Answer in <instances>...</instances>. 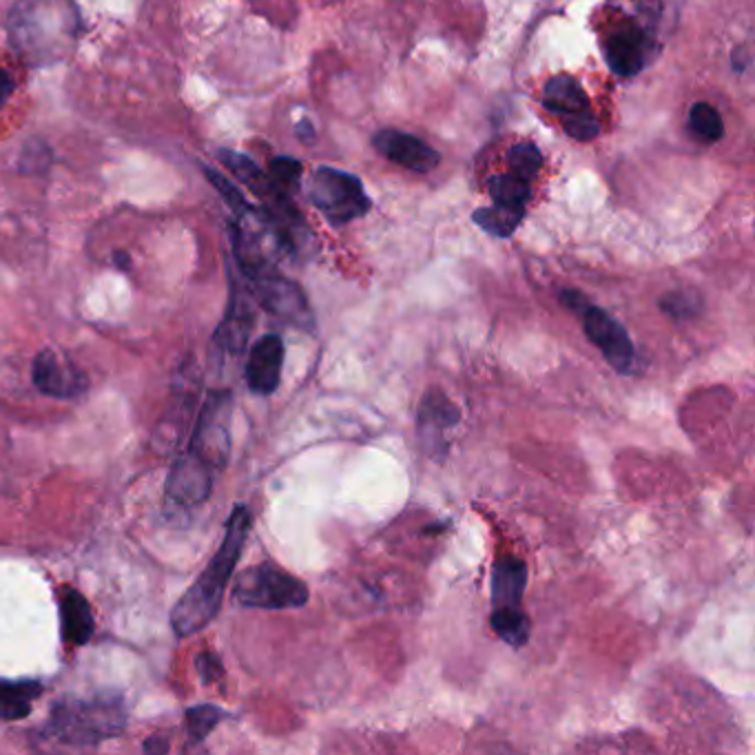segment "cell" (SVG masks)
<instances>
[{
	"instance_id": "603a6c76",
	"label": "cell",
	"mask_w": 755,
	"mask_h": 755,
	"mask_svg": "<svg viewBox=\"0 0 755 755\" xmlns=\"http://www.w3.org/2000/svg\"><path fill=\"white\" fill-rule=\"evenodd\" d=\"M660 308H662L665 315H669L673 319H690V317H696L703 310V302L694 293L673 291V293H667L660 300Z\"/></svg>"
},
{
	"instance_id": "3957f363",
	"label": "cell",
	"mask_w": 755,
	"mask_h": 755,
	"mask_svg": "<svg viewBox=\"0 0 755 755\" xmlns=\"http://www.w3.org/2000/svg\"><path fill=\"white\" fill-rule=\"evenodd\" d=\"M527 587V568L519 557H501L492 568L490 581V625L497 636L514 649L529 641V618L523 611V596Z\"/></svg>"
},
{
	"instance_id": "7402d4cb",
	"label": "cell",
	"mask_w": 755,
	"mask_h": 755,
	"mask_svg": "<svg viewBox=\"0 0 755 755\" xmlns=\"http://www.w3.org/2000/svg\"><path fill=\"white\" fill-rule=\"evenodd\" d=\"M222 718H224V711L214 707V705H202V707L188 709L186 711V731H188L191 740L202 742L220 724Z\"/></svg>"
},
{
	"instance_id": "f546056e",
	"label": "cell",
	"mask_w": 755,
	"mask_h": 755,
	"mask_svg": "<svg viewBox=\"0 0 755 755\" xmlns=\"http://www.w3.org/2000/svg\"><path fill=\"white\" fill-rule=\"evenodd\" d=\"M143 748H145L147 753H165V751H169V742L156 735V738H149V740L145 742Z\"/></svg>"
},
{
	"instance_id": "30bf717a",
	"label": "cell",
	"mask_w": 755,
	"mask_h": 755,
	"mask_svg": "<svg viewBox=\"0 0 755 755\" xmlns=\"http://www.w3.org/2000/svg\"><path fill=\"white\" fill-rule=\"evenodd\" d=\"M459 419H461V412L450 401V397L439 388H430L417 407L419 443L430 454H443L448 450L446 433L452 430L459 424Z\"/></svg>"
},
{
	"instance_id": "5bb4252c",
	"label": "cell",
	"mask_w": 755,
	"mask_h": 755,
	"mask_svg": "<svg viewBox=\"0 0 755 755\" xmlns=\"http://www.w3.org/2000/svg\"><path fill=\"white\" fill-rule=\"evenodd\" d=\"M645 34L634 25H623L605 40V58L611 72L621 78L636 76L645 66Z\"/></svg>"
},
{
	"instance_id": "44dd1931",
	"label": "cell",
	"mask_w": 755,
	"mask_h": 755,
	"mask_svg": "<svg viewBox=\"0 0 755 755\" xmlns=\"http://www.w3.org/2000/svg\"><path fill=\"white\" fill-rule=\"evenodd\" d=\"M506 160H508L510 171L525 182L534 180L543 167V154L532 143H519V145L510 147L506 154Z\"/></svg>"
},
{
	"instance_id": "7c38bea8",
	"label": "cell",
	"mask_w": 755,
	"mask_h": 755,
	"mask_svg": "<svg viewBox=\"0 0 755 755\" xmlns=\"http://www.w3.org/2000/svg\"><path fill=\"white\" fill-rule=\"evenodd\" d=\"M282 366H284V339L280 334H264L259 337L248 355L246 362V386L251 392L259 397H268L278 390L282 381Z\"/></svg>"
},
{
	"instance_id": "1f68e13d",
	"label": "cell",
	"mask_w": 755,
	"mask_h": 755,
	"mask_svg": "<svg viewBox=\"0 0 755 755\" xmlns=\"http://www.w3.org/2000/svg\"><path fill=\"white\" fill-rule=\"evenodd\" d=\"M115 261H118L120 266H129V255H124V253H115Z\"/></svg>"
},
{
	"instance_id": "4dcf8cb0",
	"label": "cell",
	"mask_w": 755,
	"mask_h": 755,
	"mask_svg": "<svg viewBox=\"0 0 755 755\" xmlns=\"http://www.w3.org/2000/svg\"><path fill=\"white\" fill-rule=\"evenodd\" d=\"M297 135L302 137L304 143H310L313 137H315V129H313V124H310L308 120H302V122L297 124Z\"/></svg>"
},
{
	"instance_id": "277c9868",
	"label": "cell",
	"mask_w": 755,
	"mask_h": 755,
	"mask_svg": "<svg viewBox=\"0 0 755 755\" xmlns=\"http://www.w3.org/2000/svg\"><path fill=\"white\" fill-rule=\"evenodd\" d=\"M231 410L233 397L229 390H216L206 397L193 437L182 452L211 474H220L231 452Z\"/></svg>"
},
{
	"instance_id": "7a4b0ae2",
	"label": "cell",
	"mask_w": 755,
	"mask_h": 755,
	"mask_svg": "<svg viewBox=\"0 0 755 755\" xmlns=\"http://www.w3.org/2000/svg\"><path fill=\"white\" fill-rule=\"evenodd\" d=\"M126 705L120 694L107 692L92 698H60L47 718L42 733L66 746H96L118 738L126 727Z\"/></svg>"
},
{
	"instance_id": "484cf974",
	"label": "cell",
	"mask_w": 755,
	"mask_h": 755,
	"mask_svg": "<svg viewBox=\"0 0 755 755\" xmlns=\"http://www.w3.org/2000/svg\"><path fill=\"white\" fill-rule=\"evenodd\" d=\"M21 167L25 173H40L49 167V151L42 143H29L21 156Z\"/></svg>"
},
{
	"instance_id": "52a82bcc",
	"label": "cell",
	"mask_w": 755,
	"mask_h": 755,
	"mask_svg": "<svg viewBox=\"0 0 755 755\" xmlns=\"http://www.w3.org/2000/svg\"><path fill=\"white\" fill-rule=\"evenodd\" d=\"M308 199L332 227L351 224L370 211V197L362 180L332 167H319L313 171Z\"/></svg>"
},
{
	"instance_id": "2e32d148",
	"label": "cell",
	"mask_w": 755,
	"mask_h": 755,
	"mask_svg": "<svg viewBox=\"0 0 755 755\" xmlns=\"http://www.w3.org/2000/svg\"><path fill=\"white\" fill-rule=\"evenodd\" d=\"M543 107L561 118L589 109V98L574 76L561 74L549 78L543 89Z\"/></svg>"
},
{
	"instance_id": "ffe728a7",
	"label": "cell",
	"mask_w": 755,
	"mask_h": 755,
	"mask_svg": "<svg viewBox=\"0 0 755 755\" xmlns=\"http://www.w3.org/2000/svg\"><path fill=\"white\" fill-rule=\"evenodd\" d=\"M690 126L705 143H718L724 135L722 115L709 102H696L690 111Z\"/></svg>"
},
{
	"instance_id": "d6986e66",
	"label": "cell",
	"mask_w": 755,
	"mask_h": 755,
	"mask_svg": "<svg viewBox=\"0 0 755 755\" xmlns=\"http://www.w3.org/2000/svg\"><path fill=\"white\" fill-rule=\"evenodd\" d=\"M488 188H490V195L495 197L497 204L516 206V209H525V204L529 199V182L516 178L514 173L495 175L488 182Z\"/></svg>"
},
{
	"instance_id": "e0dca14e",
	"label": "cell",
	"mask_w": 755,
	"mask_h": 755,
	"mask_svg": "<svg viewBox=\"0 0 755 755\" xmlns=\"http://www.w3.org/2000/svg\"><path fill=\"white\" fill-rule=\"evenodd\" d=\"M42 694L36 680H0V720H23L32 714L34 701Z\"/></svg>"
},
{
	"instance_id": "d4e9b609",
	"label": "cell",
	"mask_w": 755,
	"mask_h": 755,
	"mask_svg": "<svg viewBox=\"0 0 755 755\" xmlns=\"http://www.w3.org/2000/svg\"><path fill=\"white\" fill-rule=\"evenodd\" d=\"M302 173H304V167L295 158H275L270 162V178H272L275 184H278L284 191L297 188L300 180H302Z\"/></svg>"
},
{
	"instance_id": "4316f807",
	"label": "cell",
	"mask_w": 755,
	"mask_h": 755,
	"mask_svg": "<svg viewBox=\"0 0 755 755\" xmlns=\"http://www.w3.org/2000/svg\"><path fill=\"white\" fill-rule=\"evenodd\" d=\"M195 669L199 673V678L204 682H216L222 678L224 673V667H222V660L220 656H216L214 652H204L195 658Z\"/></svg>"
},
{
	"instance_id": "cb8c5ba5",
	"label": "cell",
	"mask_w": 755,
	"mask_h": 755,
	"mask_svg": "<svg viewBox=\"0 0 755 755\" xmlns=\"http://www.w3.org/2000/svg\"><path fill=\"white\" fill-rule=\"evenodd\" d=\"M563 126H565V133L570 137H574V141H579V143H589L600 133V124H598L596 115L589 109L572 113V115H565L563 118Z\"/></svg>"
},
{
	"instance_id": "9c48e42d",
	"label": "cell",
	"mask_w": 755,
	"mask_h": 755,
	"mask_svg": "<svg viewBox=\"0 0 755 755\" xmlns=\"http://www.w3.org/2000/svg\"><path fill=\"white\" fill-rule=\"evenodd\" d=\"M32 379L45 397L53 399H76L89 388L87 375L74 362H69L64 355L51 349H45L36 355Z\"/></svg>"
},
{
	"instance_id": "6da1fadb",
	"label": "cell",
	"mask_w": 755,
	"mask_h": 755,
	"mask_svg": "<svg viewBox=\"0 0 755 755\" xmlns=\"http://www.w3.org/2000/svg\"><path fill=\"white\" fill-rule=\"evenodd\" d=\"M253 516L246 506H235L227 521L224 540L218 555L206 565L199 579L188 587V592L178 600L171 611V628L178 636L186 638L202 632L218 616L227 587L233 579L235 565L242 557L244 543L251 532Z\"/></svg>"
},
{
	"instance_id": "ba28073f",
	"label": "cell",
	"mask_w": 755,
	"mask_h": 755,
	"mask_svg": "<svg viewBox=\"0 0 755 755\" xmlns=\"http://www.w3.org/2000/svg\"><path fill=\"white\" fill-rule=\"evenodd\" d=\"M579 315H581L587 339L600 351L602 360L618 375H630L634 370L636 351L625 326L618 319H613L609 313H605L602 308L592 304H587Z\"/></svg>"
},
{
	"instance_id": "8fae6325",
	"label": "cell",
	"mask_w": 755,
	"mask_h": 755,
	"mask_svg": "<svg viewBox=\"0 0 755 755\" xmlns=\"http://www.w3.org/2000/svg\"><path fill=\"white\" fill-rule=\"evenodd\" d=\"M373 145L377 154L412 173H430L441 160V156L428 143H424L422 137L397 129H381L375 135Z\"/></svg>"
},
{
	"instance_id": "8992f818",
	"label": "cell",
	"mask_w": 755,
	"mask_h": 755,
	"mask_svg": "<svg viewBox=\"0 0 755 755\" xmlns=\"http://www.w3.org/2000/svg\"><path fill=\"white\" fill-rule=\"evenodd\" d=\"M242 275L246 280L248 295L266 313L300 330H306V332L315 330L313 308L308 304L304 289L297 282L284 278V275L278 270V266H261Z\"/></svg>"
},
{
	"instance_id": "9a60e30c",
	"label": "cell",
	"mask_w": 755,
	"mask_h": 755,
	"mask_svg": "<svg viewBox=\"0 0 755 755\" xmlns=\"http://www.w3.org/2000/svg\"><path fill=\"white\" fill-rule=\"evenodd\" d=\"M62 638L72 645H85L96 630L92 605L76 589H64L60 596Z\"/></svg>"
},
{
	"instance_id": "83f0119b",
	"label": "cell",
	"mask_w": 755,
	"mask_h": 755,
	"mask_svg": "<svg viewBox=\"0 0 755 755\" xmlns=\"http://www.w3.org/2000/svg\"><path fill=\"white\" fill-rule=\"evenodd\" d=\"M561 302H563L570 310H574L576 315L589 304V302L583 297V293H579V291H563V293H561Z\"/></svg>"
},
{
	"instance_id": "ac0fdd59",
	"label": "cell",
	"mask_w": 755,
	"mask_h": 755,
	"mask_svg": "<svg viewBox=\"0 0 755 755\" xmlns=\"http://www.w3.org/2000/svg\"><path fill=\"white\" fill-rule=\"evenodd\" d=\"M525 218V209H516V206H506V204H497L495 206H486V209H476L472 214V222L484 229L488 235L492 238H512L514 231L521 227Z\"/></svg>"
},
{
	"instance_id": "4fadbf2b",
	"label": "cell",
	"mask_w": 755,
	"mask_h": 755,
	"mask_svg": "<svg viewBox=\"0 0 755 755\" xmlns=\"http://www.w3.org/2000/svg\"><path fill=\"white\" fill-rule=\"evenodd\" d=\"M255 326V310H253V297L246 289L238 284V280H231V300L227 315L216 330L214 343L220 353L238 357L244 353L251 330Z\"/></svg>"
},
{
	"instance_id": "5b68a950",
	"label": "cell",
	"mask_w": 755,
	"mask_h": 755,
	"mask_svg": "<svg viewBox=\"0 0 755 755\" xmlns=\"http://www.w3.org/2000/svg\"><path fill=\"white\" fill-rule=\"evenodd\" d=\"M233 598L253 609H300L308 602L310 592L304 581L266 561L235 579Z\"/></svg>"
},
{
	"instance_id": "f1b7e54d",
	"label": "cell",
	"mask_w": 755,
	"mask_h": 755,
	"mask_svg": "<svg viewBox=\"0 0 755 755\" xmlns=\"http://www.w3.org/2000/svg\"><path fill=\"white\" fill-rule=\"evenodd\" d=\"M14 92V81L12 76L5 72V69H0V107H3L8 102V98L12 96Z\"/></svg>"
}]
</instances>
